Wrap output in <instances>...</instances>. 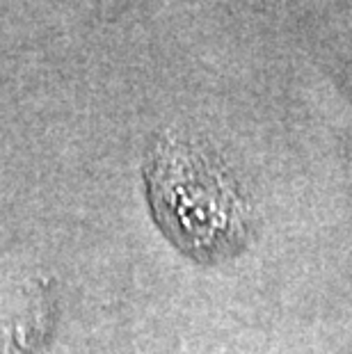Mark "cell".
Returning a JSON list of instances; mask_svg holds the SVG:
<instances>
[{
	"label": "cell",
	"mask_w": 352,
	"mask_h": 354,
	"mask_svg": "<svg viewBox=\"0 0 352 354\" xmlns=\"http://www.w3.org/2000/svg\"><path fill=\"white\" fill-rule=\"evenodd\" d=\"M151 213L169 243L199 263L241 254L252 238V206L215 156L165 138L147 160Z\"/></svg>",
	"instance_id": "cell-1"
}]
</instances>
